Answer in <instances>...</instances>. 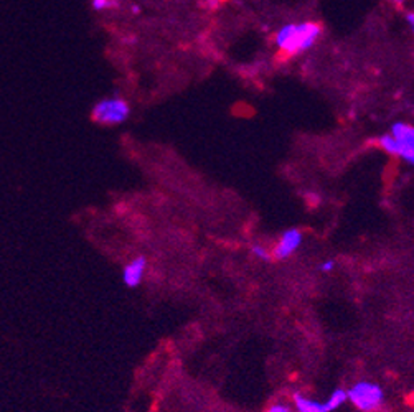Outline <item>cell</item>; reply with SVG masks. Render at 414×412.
Wrapping results in <instances>:
<instances>
[{"mask_svg": "<svg viewBox=\"0 0 414 412\" xmlns=\"http://www.w3.org/2000/svg\"><path fill=\"white\" fill-rule=\"evenodd\" d=\"M322 35V27L316 22L287 23L276 33L274 44L279 53L284 56H296L311 50Z\"/></svg>", "mask_w": 414, "mask_h": 412, "instance_id": "1", "label": "cell"}, {"mask_svg": "<svg viewBox=\"0 0 414 412\" xmlns=\"http://www.w3.org/2000/svg\"><path fill=\"white\" fill-rule=\"evenodd\" d=\"M294 404L299 412H328L325 407V402H317L309 399V397L302 396L301 392L294 394Z\"/></svg>", "mask_w": 414, "mask_h": 412, "instance_id": "7", "label": "cell"}, {"mask_svg": "<svg viewBox=\"0 0 414 412\" xmlns=\"http://www.w3.org/2000/svg\"><path fill=\"white\" fill-rule=\"evenodd\" d=\"M389 134L393 135V139L401 145V157L404 162L414 164V129L411 124L406 122H394L392 126Z\"/></svg>", "mask_w": 414, "mask_h": 412, "instance_id": "4", "label": "cell"}, {"mask_svg": "<svg viewBox=\"0 0 414 412\" xmlns=\"http://www.w3.org/2000/svg\"><path fill=\"white\" fill-rule=\"evenodd\" d=\"M347 399L354 402L356 409L363 412H373L382 407L384 394L378 385L361 381L351 387L350 391H347Z\"/></svg>", "mask_w": 414, "mask_h": 412, "instance_id": "3", "label": "cell"}, {"mask_svg": "<svg viewBox=\"0 0 414 412\" xmlns=\"http://www.w3.org/2000/svg\"><path fill=\"white\" fill-rule=\"evenodd\" d=\"M268 412H289V407L284 406V404H274L271 406Z\"/></svg>", "mask_w": 414, "mask_h": 412, "instance_id": "12", "label": "cell"}, {"mask_svg": "<svg viewBox=\"0 0 414 412\" xmlns=\"http://www.w3.org/2000/svg\"><path fill=\"white\" fill-rule=\"evenodd\" d=\"M221 2H225V0H207V6L210 8H216Z\"/></svg>", "mask_w": 414, "mask_h": 412, "instance_id": "14", "label": "cell"}, {"mask_svg": "<svg viewBox=\"0 0 414 412\" xmlns=\"http://www.w3.org/2000/svg\"><path fill=\"white\" fill-rule=\"evenodd\" d=\"M132 12H134V13H139V7H136V6L132 7Z\"/></svg>", "mask_w": 414, "mask_h": 412, "instance_id": "17", "label": "cell"}, {"mask_svg": "<svg viewBox=\"0 0 414 412\" xmlns=\"http://www.w3.org/2000/svg\"><path fill=\"white\" fill-rule=\"evenodd\" d=\"M406 20H408V25L413 28L414 27V13L413 12H408L406 13Z\"/></svg>", "mask_w": 414, "mask_h": 412, "instance_id": "15", "label": "cell"}, {"mask_svg": "<svg viewBox=\"0 0 414 412\" xmlns=\"http://www.w3.org/2000/svg\"><path fill=\"white\" fill-rule=\"evenodd\" d=\"M377 142H378V145L384 150V152H388L389 155H398V157L401 155V145H399L398 142L393 139L392 134L382 135Z\"/></svg>", "mask_w": 414, "mask_h": 412, "instance_id": "8", "label": "cell"}, {"mask_svg": "<svg viewBox=\"0 0 414 412\" xmlns=\"http://www.w3.org/2000/svg\"><path fill=\"white\" fill-rule=\"evenodd\" d=\"M302 243V233L299 230H287L280 236L279 243L276 244L273 255L276 259H287L294 251Z\"/></svg>", "mask_w": 414, "mask_h": 412, "instance_id": "5", "label": "cell"}, {"mask_svg": "<svg viewBox=\"0 0 414 412\" xmlns=\"http://www.w3.org/2000/svg\"><path fill=\"white\" fill-rule=\"evenodd\" d=\"M347 401V391L344 390H335L334 392H332L330 397H328L327 402H325V407L328 412L339 409V407L344 404V402Z\"/></svg>", "mask_w": 414, "mask_h": 412, "instance_id": "9", "label": "cell"}, {"mask_svg": "<svg viewBox=\"0 0 414 412\" xmlns=\"http://www.w3.org/2000/svg\"><path fill=\"white\" fill-rule=\"evenodd\" d=\"M145 272V258H136L131 260L126 267H124L122 272V281L127 287H137L142 282V277H144Z\"/></svg>", "mask_w": 414, "mask_h": 412, "instance_id": "6", "label": "cell"}, {"mask_svg": "<svg viewBox=\"0 0 414 412\" xmlns=\"http://www.w3.org/2000/svg\"><path fill=\"white\" fill-rule=\"evenodd\" d=\"M334 267H335L334 260H325V263H323L322 266H321V271L322 272H330Z\"/></svg>", "mask_w": 414, "mask_h": 412, "instance_id": "13", "label": "cell"}, {"mask_svg": "<svg viewBox=\"0 0 414 412\" xmlns=\"http://www.w3.org/2000/svg\"><path fill=\"white\" fill-rule=\"evenodd\" d=\"M91 7L96 12L111 11V8L117 7V0H91Z\"/></svg>", "mask_w": 414, "mask_h": 412, "instance_id": "10", "label": "cell"}, {"mask_svg": "<svg viewBox=\"0 0 414 412\" xmlns=\"http://www.w3.org/2000/svg\"><path fill=\"white\" fill-rule=\"evenodd\" d=\"M251 251H253V254L256 255V258H259V259H263L264 263H269L271 259H273V255H271L268 251H266L263 246H259V244H254L253 248H251Z\"/></svg>", "mask_w": 414, "mask_h": 412, "instance_id": "11", "label": "cell"}, {"mask_svg": "<svg viewBox=\"0 0 414 412\" xmlns=\"http://www.w3.org/2000/svg\"><path fill=\"white\" fill-rule=\"evenodd\" d=\"M393 4H396V6H403L404 2H406V0H392Z\"/></svg>", "mask_w": 414, "mask_h": 412, "instance_id": "16", "label": "cell"}, {"mask_svg": "<svg viewBox=\"0 0 414 412\" xmlns=\"http://www.w3.org/2000/svg\"><path fill=\"white\" fill-rule=\"evenodd\" d=\"M131 114V107L127 101L121 98H104L93 107L91 117L94 122L103 126L122 124Z\"/></svg>", "mask_w": 414, "mask_h": 412, "instance_id": "2", "label": "cell"}]
</instances>
